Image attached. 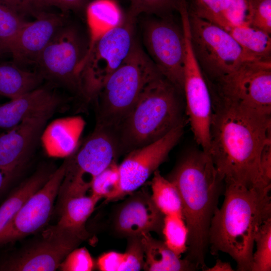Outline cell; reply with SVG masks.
<instances>
[{"label": "cell", "instance_id": "cell-1", "mask_svg": "<svg viewBox=\"0 0 271 271\" xmlns=\"http://www.w3.org/2000/svg\"><path fill=\"white\" fill-rule=\"evenodd\" d=\"M208 153L225 183L271 188L260 166L264 148L271 144V114L212 96Z\"/></svg>", "mask_w": 271, "mask_h": 271}, {"label": "cell", "instance_id": "cell-2", "mask_svg": "<svg viewBox=\"0 0 271 271\" xmlns=\"http://www.w3.org/2000/svg\"><path fill=\"white\" fill-rule=\"evenodd\" d=\"M177 188L188 230L186 258L203 270L208 232L225 184L208 152L191 149L179 159L166 177Z\"/></svg>", "mask_w": 271, "mask_h": 271}, {"label": "cell", "instance_id": "cell-3", "mask_svg": "<svg viewBox=\"0 0 271 271\" xmlns=\"http://www.w3.org/2000/svg\"><path fill=\"white\" fill-rule=\"evenodd\" d=\"M270 191L225 183L223 204L215 211L208 232L212 254L226 253L236 262L237 270L251 271L255 234L271 218Z\"/></svg>", "mask_w": 271, "mask_h": 271}, {"label": "cell", "instance_id": "cell-4", "mask_svg": "<svg viewBox=\"0 0 271 271\" xmlns=\"http://www.w3.org/2000/svg\"><path fill=\"white\" fill-rule=\"evenodd\" d=\"M180 94L162 75L151 81L116 130L119 153L154 142L185 123Z\"/></svg>", "mask_w": 271, "mask_h": 271}, {"label": "cell", "instance_id": "cell-5", "mask_svg": "<svg viewBox=\"0 0 271 271\" xmlns=\"http://www.w3.org/2000/svg\"><path fill=\"white\" fill-rule=\"evenodd\" d=\"M161 75L136 40L128 56L108 78L94 100L96 125L116 131L146 86Z\"/></svg>", "mask_w": 271, "mask_h": 271}, {"label": "cell", "instance_id": "cell-6", "mask_svg": "<svg viewBox=\"0 0 271 271\" xmlns=\"http://www.w3.org/2000/svg\"><path fill=\"white\" fill-rule=\"evenodd\" d=\"M136 21L126 15L86 51L80 71L82 96L87 100L95 99L108 78L128 56L136 41Z\"/></svg>", "mask_w": 271, "mask_h": 271}, {"label": "cell", "instance_id": "cell-7", "mask_svg": "<svg viewBox=\"0 0 271 271\" xmlns=\"http://www.w3.org/2000/svg\"><path fill=\"white\" fill-rule=\"evenodd\" d=\"M191 47L195 58L210 82L230 73L243 62L256 60L248 54L229 33L189 10Z\"/></svg>", "mask_w": 271, "mask_h": 271}, {"label": "cell", "instance_id": "cell-8", "mask_svg": "<svg viewBox=\"0 0 271 271\" xmlns=\"http://www.w3.org/2000/svg\"><path fill=\"white\" fill-rule=\"evenodd\" d=\"M119 154L116 132L96 125L81 146L66 158L59 199L86 195L95 177L116 160Z\"/></svg>", "mask_w": 271, "mask_h": 271}, {"label": "cell", "instance_id": "cell-9", "mask_svg": "<svg viewBox=\"0 0 271 271\" xmlns=\"http://www.w3.org/2000/svg\"><path fill=\"white\" fill-rule=\"evenodd\" d=\"M211 95L271 114V60H249L208 84Z\"/></svg>", "mask_w": 271, "mask_h": 271}, {"label": "cell", "instance_id": "cell-10", "mask_svg": "<svg viewBox=\"0 0 271 271\" xmlns=\"http://www.w3.org/2000/svg\"><path fill=\"white\" fill-rule=\"evenodd\" d=\"M82 236L57 225L18 250L0 256V271H54L66 256L83 241Z\"/></svg>", "mask_w": 271, "mask_h": 271}, {"label": "cell", "instance_id": "cell-11", "mask_svg": "<svg viewBox=\"0 0 271 271\" xmlns=\"http://www.w3.org/2000/svg\"><path fill=\"white\" fill-rule=\"evenodd\" d=\"M179 13L185 41L183 92L186 113L195 141L202 150L208 151L212 113V97L207 79L191 47L188 10L187 8L182 7Z\"/></svg>", "mask_w": 271, "mask_h": 271}, {"label": "cell", "instance_id": "cell-12", "mask_svg": "<svg viewBox=\"0 0 271 271\" xmlns=\"http://www.w3.org/2000/svg\"><path fill=\"white\" fill-rule=\"evenodd\" d=\"M143 41L148 55L162 75L184 94L185 41L180 28L169 16L146 22Z\"/></svg>", "mask_w": 271, "mask_h": 271}, {"label": "cell", "instance_id": "cell-13", "mask_svg": "<svg viewBox=\"0 0 271 271\" xmlns=\"http://www.w3.org/2000/svg\"><path fill=\"white\" fill-rule=\"evenodd\" d=\"M85 55L76 31L63 26L40 53L35 64L44 79L81 95L80 67Z\"/></svg>", "mask_w": 271, "mask_h": 271}, {"label": "cell", "instance_id": "cell-14", "mask_svg": "<svg viewBox=\"0 0 271 271\" xmlns=\"http://www.w3.org/2000/svg\"><path fill=\"white\" fill-rule=\"evenodd\" d=\"M67 163V158L44 185L26 201L0 234V246L41 231L50 219Z\"/></svg>", "mask_w": 271, "mask_h": 271}, {"label": "cell", "instance_id": "cell-15", "mask_svg": "<svg viewBox=\"0 0 271 271\" xmlns=\"http://www.w3.org/2000/svg\"><path fill=\"white\" fill-rule=\"evenodd\" d=\"M184 124L160 139L127 153L119 165L122 198L137 190L168 158L182 137Z\"/></svg>", "mask_w": 271, "mask_h": 271}, {"label": "cell", "instance_id": "cell-16", "mask_svg": "<svg viewBox=\"0 0 271 271\" xmlns=\"http://www.w3.org/2000/svg\"><path fill=\"white\" fill-rule=\"evenodd\" d=\"M117 205L110 216V227L117 236L141 237L144 233H162L164 215L145 190L133 192Z\"/></svg>", "mask_w": 271, "mask_h": 271}, {"label": "cell", "instance_id": "cell-17", "mask_svg": "<svg viewBox=\"0 0 271 271\" xmlns=\"http://www.w3.org/2000/svg\"><path fill=\"white\" fill-rule=\"evenodd\" d=\"M53 114L47 113L28 118L7 132L0 133V168H23Z\"/></svg>", "mask_w": 271, "mask_h": 271}, {"label": "cell", "instance_id": "cell-18", "mask_svg": "<svg viewBox=\"0 0 271 271\" xmlns=\"http://www.w3.org/2000/svg\"><path fill=\"white\" fill-rule=\"evenodd\" d=\"M35 18L22 27L7 53L20 66L35 64L40 53L64 23L63 17L55 14L42 12Z\"/></svg>", "mask_w": 271, "mask_h": 271}, {"label": "cell", "instance_id": "cell-19", "mask_svg": "<svg viewBox=\"0 0 271 271\" xmlns=\"http://www.w3.org/2000/svg\"><path fill=\"white\" fill-rule=\"evenodd\" d=\"M62 104V99L46 87L36 89L0 104V129L9 130L28 118L53 113Z\"/></svg>", "mask_w": 271, "mask_h": 271}, {"label": "cell", "instance_id": "cell-20", "mask_svg": "<svg viewBox=\"0 0 271 271\" xmlns=\"http://www.w3.org/2000/svg\"><path fill=\"white\" fill-rule=\"evenodd\" d=\"M86 123L80 116L59 118L46 124L40 141L46 155L66 158L76 151Z\"/></svg>", "mask_w": 271, "mask_h": 271}, {"label": "cell", "instance_id": "cell-21", "mask_svg": "<svg viewBox=\"0 0 271 271\" xmlns=\"http://www.w3.org/2000/svg\"><path fill=\"white\" fill-rule=\"evenodd\" d=\"M144 257L143 269L147 271H192L199 268L186 258L182 259L164 241L153 237L150 233L141 237Z\"/></svg>", "mask_w": 271, "mask_h": 271}, {"label": "cell", "instance_id": "cell-22", "mask_svg": "<svg viewBox=\"0 0 271 271\" xmlns=\"http://www.w3.org/2000/svg\"><path fill=\"white\" fill-rule=\"evenodd\" d=\"M100 200L92 195L69 197L59 201V218L56 224L86 239V223Z\"/></svg>", "mask_w": 271, "mask_h": 271}, {"label": "cell", "instance_id": "cell-23", "mask_svg": "<svg viewBox=\"0 0 271 271\" xmlns=\"http://www.w3.org/2000/svg\"><path fill=\"white\" fill-rule=\"evenodd\" d=\"M44 80L38 72H33L15 62L0 63V95L16 98L40 87Z\"/></svg>", "mask_w": 271, "mask_h": 271}, {"label": "cell", "instance_id": "cell-24", "mask_svg": "<svg viewBox=\"0 0 271 271\" xmlns=\"http://www.w3.org/2000/svg\"><path fill=\"white\" fill-rule=\"evenodd\" d=\"M53 172L38 170L16 187L0 206V234L5 230L28 199L47 181Z\"/></svg>", "mask_w": 271, "mask_h": 271}, {"label": "cell", "instance_id": "cell-25", "mask_svg": "<svg viewBox=\"0 0 271 271\" xmlns=\"http://www.w3.org/2000/svg\"><path fill=\"white\" fill-rule=\"evenodd\" d=\"M90 33L89 49L95 42L108 30L117 25L122 19L121 11L113 0H94L88 3L86 11Z\"/></svg>", "mask_w": 271, "mask_h": 271}, {"label": "cell", "instance_id": "cell-26", "mask_svg": "<svg viewBox=\"0 0 271 271\" xmlns=\"http://www.w3.org/2000/svg\"><path fill=\"white\" fill-rule=\"evenodd\" d=\"M226 31L254 59L271 60L270 34L248 26H230Z\"/></svg>", "mask_w": 271, "mask_h": 271}, {"label": "cell", "instance_id": "cell-27", "mask_svg": "<svg viewBox=\"0 0 271 271\" xmlns=\"http://www.w3.org/2000/svg\"><path fill=\"white\" fill-rule=\"evenodd\" d=\"M151 185L153 201L164 216L183 217L181 199L177 188L171 181L163 176L158 169L153 173Z\"/></svg>", "mask_w": 271, "mask_h": 271}, {"label": "cell", "instance_id": "cell-28", "mask_svg": "<svg viewBox=\"0 0 271 271\" xmlns=\"http://www.w3.org/2000/svg\"><path fill=\"white\" fill-rule=\"evenodd\" d=\"M91 195L106 202L122 198L121 178L116 160L113 161L94 179Z\"/></svg>", "mask_w": 271, "mask_h": 271}, {"label": "cell", "instance_id": "cell-29", "mask_svg": "<svg viewBox=\"0 0 271 271\" xmlns=\"http://www.w3.org/2000/svg\"><path fill=\"white\" fill-rule=\"evenodd\" d=\"M162 233L166 244L177 255L186 252L188 230L183 216H165Z\"/></svg>", "mask_w": 271, "mask_h": 271}, {"label": "cell", "instance_id": "cell-30", "mask_svg": "<svg viewBox=\"0 0 271 271\" xmlns=\"http://www.w3.org/2000/svg\"><path fill=\"white\" fill-rule=\"evenodd\" d=\"M27 22L24 16L0 2V54L8 53Z\"/></svg>", "mask_w": 271, "mask_h": 271}, {"label": "cell", "instance_id": "cell-31", "mask_svg": "<svg viewBox=\"0 0 271 271\" xmlns=\"http://www.w3.org/2000/svg\"><path fill=\"white\" fill-rule=\"evenodd\" d=\"M256 250L253 253L251 271L271 270V218L263 223L254 237Z\"/></svg>", "mask_w": 271, "mask_h": 271}, {"label": "cell", "instance_id": "cell-32", "mask_svg": "<svg viewBox=\"0 0 271 271\" xmlns=\"http://www.w3.org/2000/svg\"><path fill=\"white\" fill-rule=\"evenodd\" d=\"M228 6L229 0H193L189 10L226 30L230 26L226 19Z\"/></svg>", "mask_w": 271, "mask_h": 271}, {"label": "cell", "instance_id": "cell-33", "mask_svg": "<svg viewBox=\"0 0 271 271\" xmlns=\"http://www.w3.org/2000/svg\"><path fill=\"white\" fill-rule=\"evenodd\" d=\"M181 0H130L127 15L137 19L142 14H155L159 17L169 16L174 10L178 11Z\"/></svg>", "mask_w": 271, "mask_h": 271}, {"label": "cell", "instance_id": "cell-34", "mask_svg": "<svg viewBox=\"0 0 271 271\" xmlns=\"http://www.w3.org/2000/svg\"><path fill=\"white\" fill-rule=\"evenodd\" d=\"M96 262L87 249L84 247L75 248L63 259L58 268L62 271H91Z\"/></svg>", "mask_w": 271, "mask_h": 271}, {"label": "cell", "instance_id": "cell-35", "mask_svg": "<svg viewBox=\"0 0 271 271\" xmlns=\"http://www.w3.org/2000/svg\"><path fill=\"white\" fill-rule=\"evenodd\" d=\"M271 34V0H250V25Z\"/></svg>", "mask_w": 271, "mask_h": 271}, {"label": "cell", "instance_id": "cell-36", "mask_svg": "<svg viewBox=\"0 0 271 271\" xmlns=\"http://www.w3.org/2000/svg\"><path fill=\"white\" fill-rule=\"evenodd\" d=\"M141 237L127 238L125 259L120 271H138L143 268L144 252Z\"/></svg>", "mask_w": 271, "mask_h": 271}, {"label": "cell", "instance_id": "cell-37", "mask_svg": "<svg viewBox=\"0 0 271 271\" xmlns=\"http://www.w3.org/2000/svg\"><path fill=\"white\" fill-rule=\"evenodd\" d=\"M250 0H229L226 19L230 26H249Z\"/></svg>", "mask_w": 271, "mask_h": 271}, {"label": "cell", "instance_id": "cell-38", "mask_svg": "<svg viewBox=\"0 0 271 271\" xmlns=\"http://www.w3.org/2000/svg\"><path fill=\"white\" fill-rule=\"evenodd\" d=\"M124 259V253L109 251L98 257L96 265L101 271H120Z\"/></svg>", "mask_w": 271, "mask_h": 271}, {"label": "cell", "instance_id": "cell-39", "mask_svg": "<svg viewBox=\"0 0 271 271\" xmlns=\"http://www.w3.org/2000/svg\"><path fill=\"white\" fill-rule=\"evenodd\" d=\"M0 2L24 17L29 15L36 17L42 12L43 7L38 0H0Z\"/></svg>", "mask_w": 271, "mask_h": 271}, {"label": "cell", "instance_id": "cell-40", "mask_svg": "<svg viewBox=\"0 0 271 271\" xmlns=\"http://www.w3.org/2000/svg\"><path fill=\"white\" fill-rule=\"evenodd\" d=\"M43 8L53 6L67 12L79 10L85 6L89 0H38Z\"/></svg>", "mask_w": 271, "mask_h": 271}, {"label": "cell", "instance_id": "cell-41", "mask_svg": "<svg viewBox=\"0 0 271 271\" xmlns=\"http://www.w3.org/2000/svg\"><path fill=\"white\" fill-rule=\"evenodd\" d=\"M260 166L265 183L271 186V144L267 145L262 151Z\"/></svg>", "mask_w": 271, "mask_h": 271}, {"label": "cell", "instance_id": "cell-42", "mask_svg": "<svg viewBox=\"0 0 271 271\" xmlns=\"http://www.w3.org/2000/svg\"><path fill=\"white\" fill-rule=\"evenodd\" d=\"M22 169H7L0 168V197L7 190L19 176Z\"/></svg>", "mask_w": 271, "mask_h": 271}, {"label": "cell", "instance_id": "cell-43", "mask_svg": "<svg viewBox=\"0 0 271 271\" xmlns=\"http://www.w3.org/2000/svg\"><path fill=\"white\" fill-rule=\"evenodd\" d=\"M203 270L205 271H233V268L232 267L230 263L228 262H224L221 260L217 259L214 266L211 267H208L207 266L205 267Z\"/></svg>", "mask_w": 271, "mask_h": 271}, {"label": "cell", "instance_id": "cell-44", "mask_svg": "<svg viewBox=\"0 0 271 271\" xmlns=\"http://www.w3.org/2000/svg\"><path fill=\"white\" fill-rule=\"evenodd\" d=\"M1 129H0V130H1ZM0 133H1V132H0Z\"/></svg>", "mask_w": 271, "mask_h": 271}]
</instances>
